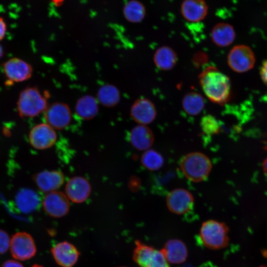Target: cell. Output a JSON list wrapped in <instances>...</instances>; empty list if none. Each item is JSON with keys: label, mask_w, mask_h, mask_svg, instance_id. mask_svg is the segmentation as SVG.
I'll list each match as a JSON object with an SVG mask.
<instances>
[{"label": "cell", "mask_w": 267, "mask_h": 267, "mask_svg": "<svg viewBox=\"0 0 267 267\" xmlns=\"http://www.w3.org/2000/svg\"><path fill=\"white\" fill-rule=\"evenodd\" d=\"M205 95L214 103L223 104L230 98L231 84L225 74L213 67L205 69L199 76Z\"/></svg>", "instance_id": "obj_1"}, {"label": "cell", "mask_w": 267, "mask_h": 267, "mask_svg": "<svg viewBox=\"0 0 267 267\" xmlns=\"http://www.w3.org/2000/svg\"><path fill=\"white\" fill-rule=\"evenodd\" d=\"M210 159L204 154L194 152L185 155L180 160V168L188 180L200 182L206 179L211 169Z\"/></svg>", "instance_id": "obj_2"}, {"label": "cell", "mask_w": 267, "mask_h": 267, "mask_svg": "<svg viewBox=\"0 0 267 267\" xmlns=\"http://www.w3.org/2000/svg\"><path fill=\"white\" fill-rule=\"evenodd\" d=\"M228 226L224 222L209 220L203 223L199 237L207 248L220 249L226 247L228 244Z\"/></svg>", "instance_id": "obj_3"}, {"label": "cell", "mask_w": 267, "mask_h": 267, "mask_svg": "<svg viewBox=\"0 0 267 267\" xmlns=\"http://www.w3.org/2000/svg\"><path fill=\"white\" fill-rule=\"evenodd\" d=\"M47 107L46 98L36 87L27 88L19 94L17 109L21 117H35L45 111Z\"/></svg>", "instance_id": "obj_4"}, {"label": "cell", "mask_w": 267, "mask_h": 267, "mask_svg": "<svg viewBox=\"0 0 267 267\" xmlns=\"http://www.w3.org/2000/svg\"><path fill=\"white\" fill-rule=\"evenodd\" d=\"M133 259L140 267H170L161 250L135 241Z\"/></svg>", "instance_id": "obj_5"}, {"label": "cell", "mask_w": 267, "mask_h": 267, "mask_svg": "<svg viewBox=\"0 0 267 267\" xmlns=\"http://www.w3.org/2000/svg\"><path fill=\"white\" fill-rule=\"evenodd\" d=\"M227 59L229 67L238 73L251 70L254 67L256 60L252 49L244 44L233 46L229 52Z\"/></svg>", "instance_id": "obj_6"}, {"label": "cell", "mask_w": 267, "mask_h": 267, "mask_svg": "<svg viewBox=\"0 0 267 267\" xmlns=\"http://www.w3.org/2000/svg\"><path fill=\"white\" fill-rule=\"evenodd\" d=\"M10 248L12 257L21 261L33 258L37 251L33 237L25 232H17L12 236Z\"/></svg>", "instance_id": "obj_7"}, {"label": "cell", "mask_w": 267, "mask_h": 267, "mask_svg": "<svg viewBox=\"0 0 267 267\" xmlns=\"http://www.w3.org/2000/svg\"><path fill=\"white\" fill-rule=\"evenodd\" d=\"M170 211L176 214H183L191 210L194 198L191 193L183 188H177L168 194L166 199Z\"/></svg>", "instance_id": "obj_8"}, {"label": "cell", "mask_w": 267, "mask_h": 267, "mask_svg": "<svg viewBox=\"0 0 267 267\" xmlns=\"http://www.w3.org/2000/svg\"><path fill=\"white\" fill-rule=\"evenodd\" d=\"M29 138L33 147L38 149H44L54 144L57 136L53 128L47 123H43L31 129Z\"/></svg>", "instance_id": "obj_9"}, {"label": "cell", "mask_w": 267, "mask_h": 267, "mask_svg": "<svg viewBox=\"0 0 267 267\" xmlns=\"http://www.w3.org/2000/svg\"><path fill=\"white\" fill-rule=\"evenodd\" d=\"M43 207L45 212L54 218H61L68 212L69 199L63 193L57 191L48 193L44 199Z\"/></svg>", "instance_id": "obj_10"}, {"label": "cell", "mask_w": 267, "mask_h": 267, "mask_svg": "<svg viewBox=\"0 0 267 267\" xmlns=\"http://www.w3.org/2000/svg\"><path fill=\"white\" fill-rule=\"evenodd\" d=\"M45 112L46 123L53 129H62L68 126L70 123L71 110L65 103H53L47 107Z\"/></svg>", "instance_id": "obj_11"}, {"label": "cell", "mask_w": 267, "mask_h": 267, "mask_svg": "<svg viewBox=\"0 0 267 267\" xmlns=\"http://www.w3.org/2000/svg\"><path fill=\"white\" fill-rule=\"evenodd\" d=\"M131 115L138 125L146 126L155 119L156 110L149 99L140 98L136 99L132 106Z\"/></svg>", "instance_id": "obj_12"}, {"label": "cell", "mask_w": 267, "mask_h": 267, "mask_svg": "<svg viewBox=\"0 0 267 267\" xmlns=\"http://www.w3.org/2000/svg\"><path fill=\"white\" fill-rule=\"evenodd\" d=\"M53 258L62 267H72L77 263L80 253L71 243L63 241L54 245L51 249Z\"/></svg>", "instance_id": "obj_13"}, {"label": "cell", "mask_w": 267, "mask_h": 267, "mask_svg": "<svg viewBox=\"0 0 267 267\" xmlns=\"http://www.w3.org/2000/svg\"><path fill=\"white\" fill-rule=\"evenodd\" d=\"M3 69L7 78L15 82L29 79L33 72L30 64L18 58H11L5 62Z\"/></svg>", "instance_id": "obj_14"}, {"label": "cell", "mask_w": 267, "mask_h": 267, "mask_svg": "<svg viewBox=\"0 0 267 267\" xmlns=\"http://www.w3.org/2000/svg\"><path fill=\"white\" fill-rule=\"evenodd\" d=\"M91 191L89 181L84 178L75 177L67 182L65 193L67 198L75 203H82L86 201Z\"/></svg>", "instance_id": "obj_15"}, {"label": "cell", "mask_w": 267, "mask_h": 267, "mask_svg": "<svg viewBox=\"0 0 267 267\" xmlns=\"http://www.w3.org/2000/svg\"><path fill=\"white\" fill-rule=\"evenodd\" d=\"M208 7L202 0H185L180 6L182 16L186 20L197 22L205 18L208 13Z\"/></svg>", "instance_id": "obj_16"}, {"label": "cell", "mask_w": 267, "mask_h": 267, "mask_svg": "<svg viewBox=\"0 0 267 267\" xmlns=\"http://www.w3.org/2000/svg\"><path fill=\"white\" fill-rule=\"evenodd\" d=\"M35 182L43 192L49 193L58 189L64 181L63 175L57 171H44L37 175Z\"/></svg>", "instance_id": "obj_17"}, {"label": "cell", "mask_w": 267, "mask_h": 267, "mask_svg": "<svg viewBox=\"0 0 267 267\" xmlns=\"http://www.w3.org/2000/svg\"><path fill=\"white\" fill-rule=\"evenodd\" d=\"M41 200L38 193L30 188H22L15 196V203L18 210L24 214H29L38 209Z\"/></svg>", "instance_id": "obj_18"}, {"label": "cell", "mask_w": 267, "mask_h": 267, "mask_svg": "<svg viewBox=\"0 0 267 267\" xmlns=\"http://www.w3.org/2000/svg\"><path fill=\"white\" fill-rule=\"evenodd\" d=\"M130 141L132 145L138 150H147L153 143L154 137L152 131L146 126L138 125L131 131Z\"/></svg>", "instance_id": "obj_19"}, {"label": "cell", "mask_w": 267, "mask_h": 267, "mask_svg": "<svg viewBox=\"0 0 267 267\" xmlns=\"http://www.w3.org/2000/svg\"><path fill=\"white\" fill-rule=\"evenodd\" d=\"M161 251L167 262L172 264L182 263L187 257L186 245L179 239H174L168 241Z\"/></svg>", "instance_id": "obj_20"}, {"label": "cell", "mask_w": 267, "mask_h": 267, "mask_svg": "<svg viewBox=\"0 0 267 267\" xmlns=\"http://www.w3.org/2000/svg\"><path fill=\"white\" fill-rule=\"evenodd\" d=\"M211 37L215 44L220 47H225L233 42L235 33L232 25L222 22L214 26L211 31Z\"/></svg>", "instance_id": "obj_21"}, {"label": "cell", "mask_w": 267, "mask_h": 267, "mask_svg": "<svg viewBox=\"0 0 267 267\" xmlns=\"http://www.w3.org/2000/svg\"><path fill=\"white\" fill-rule=\"evenodd\" d=\"M177 60L176 52L168 46L159 47L154 53V63L156 66L161 70H171L176 65Z\"/></svg>", "instance_id": "obj_22"}, {"label": "cell", "mask_w": 267, "mask_h": 267, "mask_svg": "<svg viewBox=\"0 0 267 267\" xmlns=\"http://www.w3.org/2000/svg\"><path fill=\"white\" fill-rule=\"evenodd\" d=\"M75 110L77 115L85 120L94 118L98 110V102L89 95L83 96L77 102Z\"/></svg>", "instance_id": "obj_23"}, {"label": "cell", "mask_w": 267, "mask_h": 267, "mask_svg": "<svg viewBox=\"0 0 267 267\" xmlns=\"http://www.w3.org/2000/svg\"><path fill=\"white\" fill-rule=\"evenodd\" d=\"M184 111L188 115L196 116L200 114L205 106V100L200 93L191 91L185 94L182 100Z\"/></svg>", "instance_id": "obj_24"}, {"label": "cell", "mask_w": 267, "mask_h": 267, "mask_svg": "<svg viewBox=\"0 0 267 267\" xmlns=\"http://www.w3.org/2000/svg\"><path fill=\"white\" fill-rule=\"evenodd\" d=\"M98 101L106 107L116 105L120 99V93L117 87L111 84L101 86L97 93Z\"/></svg>", "instance_id": "obj_25"}, {"label": "cell", "mask_w": 267, "mask_h": 267, "mask_svg": "<svg viewBox=\"0 0 267 267\" xmlns=\"http://www.w3.org/2000/svg\"><path fill=\"white\" fill-rule=\"evenodd\" d=\"M145 8L143 4L136 0L129 1L123 8L125 18L132 23L141 21L145 17Z\"/></svg>", "instance_id": "obj_26"}, {"label": "cell", "mask_w": 267, "mask_h": 267, "mask_svg": "<svg viewBox=\"0 0 267 267\" xmlns=\"http://www.w3.org/2000/svg\"><path fill=\"white\" fill-rule=\"evenodd\" d=\"M141 163L144 167L151 171L158 170L164 164V158L158 152L149 149L143 153Z\"/></svg>", "instance_id": "obj_27"}, {"label": "cell", "mask_w": 267, "mask_h": 267, "mask_svg": "<svg viewBox=\"0 0 267 267\" xmlns=\"http://www.w3.org/2000/svg\"><path fill=\"white\" fill-rule=\"evenodd\" d=\"M200 126L203 132L208 135L217 134L221 130L219 122L215 117L209 114L206 115L201 118Z\"/></svg>", "instance_id": "obj_28"}, {"label": "cell", "mask_w": 267, "mask_h": 267, "mask_svg": "<svg viewBox=\"0 0 267 267\" xmlns=\"http://www.w3.org/2000/svg\"><path fill=\"white\" fill-rule=\"evenodd\" d=\"M10 240L8 234L0 229V254L5 253L10 246Z\"/></svg>", "instance_id": "obj_29"}, {"label": "cell", "mask_w": 267, "mask_h": 267, "mask_svg": "<svg viewBox=\"0 0 267 267\" xmlns=\"http://www.w3.org/2000/svg\"><path fill=\"white\" fill-rule=\"evenodd\" d=\"M260 74L263 81L267 84V59L264 61L262 64Z\"/></svg>", "instance_id": "obj_30"}, {"label": "cell", "mask_w": 267, "mask_h": 267, "mask_svg": "<svg viewBox=\"0 0 267 267\" xmlns=\"http://www.w3.org/2000/svg\"><path fill=\"white\" fill-rule=\"evenodd\" d=\"M1 267H24L19 262L14 260H8L5 262Z\"/></svg>", "instance_id": "obj_31"}, {"label": "cell", "mask_w": 267, "mask_h": 267, "mask_svg": "<svg viewBox=\"0 0 267 267\" xmlns=\"http://www.w3.org/2000/svg\"><path fill=\"white\" fill-rule=\"evenodd\" d=\"M6 32L5 23L1 17H0V41L5 36Z\"/></svg>", "instance_id": "obj_32"}, {"label": "cell", "mask_w": 267, "mask_h": 267, "mask_svg": "<svg viewBox=\"0 0 267 267\" xmlns=\"http://www.w3.org/2000/svg\"><path fill=\"white\" fill-rule=\"evenodd\" d=\"M263 168L264 173L267 176V157L263 161Z\"/></svg>", "instance_id": "obj_33"}, {"label": "cell", "mask_w": 267, "mask_h": 267, "mask_svg": "<svg viewBox=\"0 0 267 267\" xmlns=\"http://www.w3.org/2000/svg\"><path fill=\"white\" fill-rule=\"evenodd\" d=\"M3 54V49L1 46L0 45V58H1Z\"/></svg>", "instance_id": "obj_34"}, {"label": "cell", "mask_w": 267, "mask_h": 267, "mask_svg": "<svg viewBox=\"0 0 267 267\" xmlns=\"http://www.w3.org/2000/svg\"><path fill=\"white\" fill-rule=\"evenodd\" d=\"M264 149L267 151V141L265 142V145H264Z\"/></svg>", "instance_id": "obj_35"}, {"label": "cell", "mask_w": 267, "mask_h": 267, "mask_svg": "<svg viewBox=\"0 0 267 267\" xmlns=\"http://www.w3.org/2000/svg\"><path fill=\"white\" fill-rule=\"evenodd\" d=\"M32 267H43L39 265H34Z\"/></svg>", "instance_id": "obj_36"}, {"label": "cell", "mask_w": 267, "mask_h": 267, "mask_svg": "<svg viewBox=\"0 0 267 267\" xmlns=\"http://www.w3.org/2000/svg\"><path fill=\"white\" fill-rule=\"evenodd\" d=\"M259 267H267L266 266H265V265H262L261 266H260Z\"/></svg>", "instance_id": "obj_37"}, {"label": "cell", "mask_w": 267, "mask_h": 267, "mask_svg": "<svg viewBox=\"0 0 267 267\" xmlns=\"http://www.w3.org/2000/svg\"></svg>", "instance_id": "obj_38"}]
</instances>
